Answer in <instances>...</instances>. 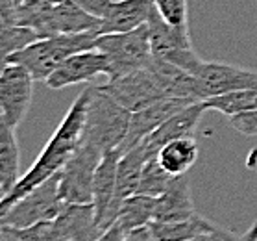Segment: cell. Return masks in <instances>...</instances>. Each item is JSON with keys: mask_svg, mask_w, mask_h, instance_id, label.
<instances>
[{"mask_svg": "<svg viewBox=\"0 0 257 241\" xmlns=\"http://www.w3.org/2000/svg\"><path fill=\"white\" fill-rule=\"evenodd\" d=\"M156 206H158V197L135 193L122 200L115 223L120 224L124 232L150 224L156 217Z\"/></svg>", "mask_w": 257, "mask_h": 241, "instance_id": "22", "label": "cell"}, {"mask_svg": "<svg viewBox=\"0 0 257 241\" xmlns=\"http://www.w3.org/2000/svg\"><path fill=\"white\" fill-rule=\"evenodd\" d=\"M24 2H26V0H15V4H17V6H21V4H24Z\"/></svg>", "mask_w": 257, "mask_h": 241, "instance_id": "34", "label": "cell"}, {"mask_svg": "<svg viewBox=\"0 0 257 241\" xmlns=\"http://www.w3.org/2000/svg\"><path fill=\"white\" fill-rule=\"evenodd\" d=\"M194 204L191 197V186H189V177L181 175L170 180L169 188L161 197H158V206H156V217L154 221L158 223H169V221H180L194 215Z\"/></svg>", "mask_w": 257, "mask_h": 241, "instance_id": "18", "label": "cell"}, {"mask_svg": "<svg viewBox=\"0 0 257 241\" xmlns=\"http://www.w3.org/2000/svg\"><path fill=\"white\" fill-rule=\"evenodd\" d=\"M65 202L59 197V173L48 178L47 182L39 184L28 195L19 199L6 212L0 213L2 226L12 228H28L34 224L54 221L63 212Z\"/></svg>", "mask_w": 257, "mask_h": 241, "instance_id": "5", "label": "cell"}, {"mask_svg": "<svg viewBox=\"0 0 257 241\" xmlns=\"http://www.w3.org/2000/svg\"><path fill=\"white\" fill-rule=\"evenodd\" d=\"M91 99V86L83 89L78 95L76 100L72 102L69 112L65 113L63 121L54 132V135L48 139L41 154L37 156L35 164L28 169L26 175L17 182V186L0 200V213L6 212L10 206H13L19 199H23L24 195H28L34 188L39 184L47 182L48 178L61 173L65 164L69 162L72 152L78 148L82 141L83 124H85V113H87V104Z\"/></svg>", "mask_w": 257, "mask_h": 241, "instance_id": "1", "label": "cell"}, {"mask_svg": "<svg viewBox=\"0 0 257 241\" xmlns=\"http://www.w3.org/2000/svg\"><path fill=\"white\" fill-rule=\"evenodd\" d=\"M174 177H170L169 173L161 167L158 159V154L152 156V158L146 162L145 169H143V175H141V182L137 193L143 195H150V197H161V195L167 191L170 180Z\"/></svg>", "mask_w": 257, "mask_h": 241, "instance_id": "25", "label": "cell"}, {"mask_svg": "<svg viewBox=\"0 0 257 241\" xmlns=\"http://www.w3.org/2000/svg\"><path fill=\"white\" fill-rule=\"evenodd\" d=\"M156 154H158L156 150H152L143 141L137 147H134L132 150H128L126 154L120 156L117 167V195H115V206H113L115 219L118 215V208L122 204V200L137 193L141 175H143L146 162L152 156H156Z\"/></svg>", "mask_w": 257, "mask_h": 241, "instance_id": "15", "label": "cell"}, {"mask_svg": "<svg viewBox=\"0 0 257 241\" xmlns=\"http://www.w3.org/2000/svg\"><path fill=\"white\" fill-rule=\"evenodd\" d=\"M205 106L202 104V100H196L193 104H189L187 108H183L181 112L167 119L158 130H154L152 134L145 139L148 147L158 152L159 148L167 145L169 141L180 139V137H191L194 134V130L198 126L200 119L204 115Z\"/></svg>", "mask_w": 257, "mask_h": 241, "instance_id": "17", "label": "cell"}, {"mask_svg": "<svg viewBox=\"0 0 257 241\" xmlns=\"http://www.w3.org/2000/svg\"><path fill=\"white\" fill-rule=\"evenodd\" d=\"M118 159H120L118 148L105 152L98 165V169H96V175H94L93 208L100 232L107 230L117 221L115 219V212H113V206H115V195H117Z\"/></svg>", "mask_w": 257, "mask_h": 241, "instance_id": "12", "label": "cell"}, {"mask_svg": "<svg viewBox=\"0 0 257 241\" xmlns=\"http://www.w3.org/2000/svg\"><path fill=\"white\" fill-rule=\"evenodd\" d=\"M196 78V95L198 100L218 97L240 89H257V72L237 65L220 63V61H204Z\"/></svg>", "mask_w": 257, "mask_h": 241, "instance_id": "10", "label": "cell"}, {"mask_svg": "<svg viewBox=\"0 0 257 241\" xmlns=\"http://www.w3.org/2000/svg\"><path fill=\"white\" fill-rule=\"evenodd\" d=\"M109 65L102 52L96 48L93 50H83V52L72 54L59 65L58 69L48 76L47 84L50 89H63L74 84L91 82L100 74L107 76Z\"/></svg>", "mask_w": 257, "mask_h": 241, "instance_id": "13", "label": "cell"}, {"mask_svg": "<svg viewBox=\"0 0 257 241\" xmlns=\"http://www.w3.org/2000/svg\"><path fill=\"white\" fill-rule=\"evenodd\" d=\"M41 37L30 26H0V47H2V61H6L12 54L26 48Z\"/></svg>", "mask_w": 257, "mask_h": 241, "instance_id": "26", "label": "cell"}, {"mask_svg": "<svg viewBox=\"0 0 257 241\" xmlns=\"http://www.w3.org/2000/svg\"><path fill=\"white\" fill-rule=\"evenodd\" d=\"M104 152L80 143L59 173V197L65 204H93L94 175Z\"/></svg>", "mask_w": 257, "mask_h": 241, "instance_id": "7", "label": "cell"}, {"mask_svg": "<svg viewBox=\"0 0 257 241\" xmlns=\"http://www.w3.org/2000/svg\"><path fill=\"white\" fill-rule=\"evenodd\" d=\"M196 102L194 99H161L158 102H154L150 106L143 108L139 112L132 113V121H130V130L126 137H124L122 145L118 147L120 156L137 147L139 143H143L152 134L154 130H158L161 124L181 112L183 108H187L189 104Z\"/></svg>", "mask_w": 257, "mask_h": 241, "instance_id": "11", "label": "cell"}, {"mask_svg": "<svg viewBox=\"0 0 257 241\" xmlns=\"http://www.w3.org/2000/svg\"><path fill=\"white\" fill-rule=\"evenodd\" d=\"M15 130L17 128H12L4 123L0 126V191H2V197H6L23 178L19 173L21 150H19Z\"/></svg>", "mask_w": 257, "mask_h": 241, "instance_id": "19", "label": "cell"}, {"mask_svg": "<svg viewBox=\"0 0 257 241\" xmlns=\"http://www.w3.org/2000/svg\"><path fill=\"white\" fill-rule=\"evenodd\" d=\"M237 239H239V237H237V235H233L231 232H228V230L216 228L215 232L196 235V237H193V239H187V241H237Z\"/></svg>", "mask_w": 257, "mask_h": 241, "instance_id": "31", "label": "cell"}, {"mask_svg": "<svg viewBox=\"0 0 257 241\" xmlns=\"http://www.w3.org/2000/svg\"><path fill=\"white\" fill-rule=\"evenodd\" d=\"M152 226L161 241H187L196 235L215 232L218 228L216 224H213L198 213H194L187 219H180V221H169V223L152 221Z\"/></svg>", "mask_w": 257, "mask_h": 241, "instance_id": "23", "label": "cell"}, {"mask_svg": "<svg viewBox=\"0 0 257 241\" xmlns=\"http://www.w3.org/2000/svg\"><path fill=\"white\" fill-rule=\"evenodd\" d=\"M72 2L82 8L83 12L91 13L93 17L102 21L104 15L107 13V10H109V6H111L113 0H72Z\"/></svg>", "mask_w": 257, "mask_h": 241, "instance_id": "29", "label": "cell"}, {"mask_svg": "<svg viewBox=\"0 0 257 241\" xmlns=\"http://www.w3.org/2000/svg\"><path fill=\"white\" fill-rule=\"evenodd\" d=\"M154 10L163 17V21L174 28L189 32V6L187 0H152Z\"/></svg>", "mask_w": 257, "mask_h": 241, "instance_id": "27", "label": "cell"}, {"mask_svg": "<svg viewBox=\"0 0 257 241\" xmlns=\"http://www.w3.org/2000/svg\"><path fill=\"white\" fill-rule=\"evenodd\" d=\"M154 10L152 0H113L107 13L100 24L102 34H120L132 32L148 23Z\"/></svg>", "mask_w": 257, "mask_h": 241, "instance_id": "16", "label": "cell"}, {"mask_svg": "<svg viewBox=\"0 0 257 241\" xmlns=\"http://www.w3.org/2000/svg\"><path fill=\"white\" fill-rule=\"evenodd\" d=\"M196 158H198V143L193 135L169 141L158 150L159 164L170 177L187 175L189 169L196 164Z\"/></svg>", "mask_w": 257, "mask_h": 241, "instance_id": "20", "label": "cell"}, {"mask_svg": "<svg viewBox=\"0 0 257 241\" xmlns=\"http://www.w3.org/2000/svg\"><path fill=\"white\" fill-rule=\"evenodd\" d=\"M94 48L104 54L107 59L109 65L107 80H115L137 69H143L154 58L148 24H143L132 32L102 34L96 39Z\"/></svg>", "mask_w": 257, "mask_h": 241, "instance_id": "4", "label": "cell"}, {"mask_svg": "<svg viewBox=\"0 0 257 241\" xmlns=\"http://www.w3.org/2000/svg\"><path fill=\"white\" fill-rule=\"evenodd\" d=\"M237 241H257V221L251 224L250 228L246 230L244 234L239 235V239H237Z\"/></svg>", "mask_w": 257, "mask_h": 241, "instance_id": "33", "label": "cell"}, {"mask_svg": "<svg viewBox=\"0 0 257 241\" xmlns=\"http://www.w3.org/2000/svg\"><path fill=\"white\" fill-rule=\"evenodd\" d=\"M34 78L23 65L4 63L0 76V110L2 123L17 128L23 123L32 104Z\"/></svg>", "mask_w": 257, "mask_h": 241, "instance_id": "9", "label": "cell"}, {"mask_svg": "<svg viewBox=\"0 0 257 241\" xmlns=\"http://www.w3.org/2000/svg\"><path fill=\"white\" fill-rule=\"evenodd\" d=\"M146 24L150 30V45H152L154 56L191 72L194 76L204 63V59L194 52L191 34L170 26L156 10H152Z\"/></svg>", "mask_w": 257, "mask_h": 241, "instance_id": "6", "label": "cell"}, {"mask_svg": "<svg viewBox=\"0 0 257 241\" xmlns=\"http://www.w3.org/2000/svg\"><path fill=\"white\" fill-rule=\"evenodd\" d=\"M98 36V32H83V34H59V36L45 37L12 54L4 63L23 65L35 82H47L48 76L69 56L83 50H93L96 47Z\"/></svg>", "mask_w": 257, "mask_h": 241, "instance_id": "3", "label": "cell"}, {"mask_svg": "<svg viewBox=\"0 0 257 241\" xmlns=\"http://www.w3.org/2000/svg\"><path fill=\"white\" fill-rule=\"evenodd\" d=\"M100 88L107 95H111L120 106H124L132 113L139 112L161 99H169L154 71L150 69V63L120 78L107 80V84L100 86Z\"/></svg>", "mask_w": 257, "mask_h": 241, "instance_id": "8", "label": "cell"}, {"mask_svg": "<svg viewBox=\"0 0 257 241\" xmlns=\"http://www.w3.org/2000/svg\"><path fill=\"white\" fill-rule=\"evenodd\" d=\"M94 241H124V230L120 228L118 223H113L109 228L104 230Z\"/></svg>", "mask_w": 257, "mask_h": 241, "instance_id": "32", "label": "cell"}, {"mask_svg": "<svg viewBox=\"0 0 257 241\" xmlns=\"http://www.w3.org/2000/svg\"><path fill=\"white\" fill-rule=\"evenodd\" d=\"M2 235L10 241H82L61 217L28 228L2 226Z\"/></svg>", "mask_w": 257, "mask_h": 241, "instance_id": "21", "label": "cell"}, {"mask_svg": "<svg viewBox=\"0 0 257 241\" xmlns=\"http://www.w3.org/2000/svg\"><path fill=\"white\" fill-rule=\"evenodd\" d=\"M102 21L83 12L72 0H63L59 4H52L43 21L39 36L45 37L59 36V34H83V32H98Z\"/></svg>", "mask_w": 257, "mask_h": 241, "instance_id": "14", "label": "cell"}, {"mask_svg": "<svg viewBox=\"0 0 257 241\" xmlns=\"http://www.w3.org/2000/svg\"><path fill=\"white\" fill-rule=\"evenodd\" d=\"M205 110H213L228 117H235L239 113L251 112L257 108V89H240V91H231L218 97L202 100Z\"/></svg>", "mask_w": 257, "mask_h": 241, "instance_id": "24", "label": "cell"}, {"mask_svg": "<svg viewBox=\"0 0 257 241\" xmlns=\"http://www.w3.org/2000/svg\"><path fill=\"white\" fill-rule=\"evenodd\" d=\"M48 2H52V4H59V2H63V0H48Z\"/></svg>", "mask_w": 257, "mask_h": 241, "instance_id": "35", "label": "cell"}, {"mask_svg": "<svg viewBox=\"0 0 257 241\" xmlns=\"http://www.w3.org/2000/svg\"><path fill=\"white\" fill-rule=\"evenodd\" d=\"M124 241H161L154 230L152 223L145 224V226H139V228H134L130 232H124Z\"/></svg>", "mask_w": 257, "mask_h": 241, "instance_id": "30", "label": "cell"}, {"mask_svg": "<svg viewBox=\"0 0 257 241\" xmlns=\"http://www.w3.org/2000/svg\"><path fill=\"white\" fill-rule=\"evenodd\" d=\"M132 112L120 106L111 95H107L100 86H91V99L85 113L82 141L100 152L117 150L122 145L130 130Z\"/></svg>", "mask_w": 257, "mask_h": 241, "instance_id": "2", "label": "cell"}, {"mask_svg": "<svg viewBox=\"0 0 257 241\" xmlns=\"http://www.w3.org/2000/svg\"><path fill=\"white\" fill-rule=\"evenodd\" d=\"M229 124L242 135H257V108L251 112L229 117Z\"/></svg>", "mask_w": 257, "mask_h": 241, "instance_id": "28", "label": "cell"}]
</instances>
